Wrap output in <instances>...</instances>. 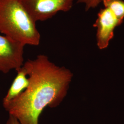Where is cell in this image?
Wrapping results in <instances>:
<instances>
[{"label": "cell", "mask_w": 124, "mask_h": 124, "mask_svg": "<svg viewBox=\"0 0 124 124\" xmlns=\"http://www.w3.org/2000/svg\"><path fill=\"white\" fill-rule=\"evenodd\" d=\"M102 0H77V3H84L85 10L88 11L92 8H95L101 2Z\"/></svg>", "instance_id": "cell-8"}, {"label": "cell", "mask_w": 124, "mask_h": 124, "mask_svg": "<svg viewBox=\"0 0 124 124\" xmlns=\"http://www.w3.org/2000/svg\"><path fill=\"white\" fill-rule=\"evenodd\" d=\"M16 71L17 75L3 99L2 105L4 108L19 97L29 86L30 79L23 65Z\"/></svg>", "instance_id": "cell-6"}, {"label": "cell", "mask_w": 124, "mask_h": 124, "mask_svg": "<svg viewBox=\"0 0 124 124\" xmlns=\"http://www.w3.org/2000/svg\"><path fill=\"white\" fill-rule=\"evenodd\" d=\"M105 8L109 9L121 23L124 18V1L123 0H102Z\"/></svg>", "instance_id": "cell-7"}, {"label": "cell", "mask_w": 124, "mask_h": 124, "mask_svg": "<svg viewBox=\"0 0 124 124\" xmlns=\"http://www.w3.org/2000/svg\"><path fill=\"white\" fill-rule=\"evenodd\" d=\"M24 45L0 35V72L17 70L24 63Z\"/></svg>", "instance_id": "cell-4"}, {"label": "cell", "mask_w": 124, "mask_h": 124, "mask_svg": "<svg viewBox=\"0 0 124 124\" xmlns=\"http://www.w3.org/2000/svg\"><path fill=\"white\" fill-rule=\"evenodd\" d=\"M6 124H20L17 119L13 116L9 115L8 119L7 121Z\"/></svg>", "instance_id": "cell-9"}, {"label": "cell", "mask_w": 124, "mask_h": 124, "mask_svg": "<svg viewBox=\"0 0 124 124\" xmlns=\"http://www.w3.org/2000/svg\"><path fill=\"white\" fill-rule=\"evenodd\" d=\"M121 24L109 9L105 8L100 10L93 24V26L97 28V45L99 49L107 47L109 41L114 37L115 28Z\"/></svg>", "instance_id": "cell-5"}, {"label": "cell", "mask_w": 124, "mask_h": 124, "mask_svg": "<svg viewBox=\"0 0 124 124\" xmlns=\"http://www.w3.org/2000/svg\"><path fill=\"white\" fill-rule=\"evenodd\" d=\"M36 22L51 18L59 12L71 9L74 0H21Z\"/></svg>", "instance_id": "cell-3"}, {"label": "cell", "mask_w": 124, "mask_h": 124, "mask_svg": "<svg viewBox=\"0 0 124 124\" xmlns=\"http://www.w3.org/2000/svg\"><path fill=\"white\" fill-rule=\"evenodd\" d=\"M0 33L24 46L40 44L36 22L21 0H0Z\"/></svg>", "instance_id": "cell-2"}, {"label": "cell", "mask_w": 124, "mask_h": 124, "mask_svg": "<svg viewBox=\"0 0 124 124\" xmlns=\"http://www.w3.org/2000/svg\"><path fill=\"white\" fill-rule=\"evenodd\" d=\"M23 66L30 79L29 86L4 109L20 124H39L45 108L58 107L65 97L73 74L44 54L28 60Z\"/></svg>", "instance_id": "cell-1"}]
</instances>
